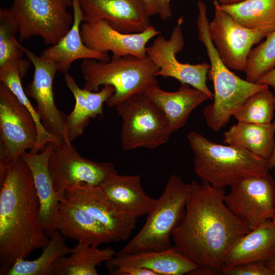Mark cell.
<instances>
[{
  "label": "cell",
  "mask_w": 275,
  "mask_h": 275,
  "mask_svg": "<svg viewBox=\"0 0 275 275\" xmlns=\"http://www.w3.org/2000/svg\"><path fill=\"white\" fill-rule=\"evenodd\" d=\"M197 7L198 38L206 49L210 63L207 76L214 88L213 102L204 108L203 115L207 126L218 131L229 122L231 117L250 96L269 87L244 80L224 64L209 35L207 6L203 1H199Z\"/></svg>",
  "instance_id": "3957f363"
},
{
  "label": "cell",
  "mask_w": 275,
  "mask_h": 275,
  "mask_svg": "<svg viewBox=\"0 0 275 275\" xmlns=\"http://www.w3.org/2000/svg\"><path fill=\"white\" fill-rule=\"evenodd\" d=\"M225 275H274L264 261L250 262L231 267H223Z\"/></svg>",
  "instance_id": "836d02e7"
},
{
  "label": "cell",
  "mask_w": 275,
  "mask_h": 275,
  "mask_svg": "<svg viewBox=\"0 0 275 275\" xmlns=\"http://www.w3.org/2000/svg\"><path fill=\"white\" fill-rule=\"evenodd\" d=\"M9 10L17 21L19 40L41 37L53 45L69 32L73 14L68 11L72 0H11Z\"/></svg>",
  "instance_id": "ba28073f"
},
{
  "label": "cell",
  "mask_w": 275,
  "mask_h": 275,
  "mask_svg": "<svg viewBox=\"0 0 275 275\" xmlns=\"http://www.w3.org/2000/svg\"><path fill=\"white\" fill-rule=\"evenodd\" d=\"M158 15L162 20H167L172 15L171 0H157Z\"/></svg>",
  "instance_id": "d590c367"
},
{
  "label": "cell",
  "mask_w": 275,
  "mask_h": 275,
  "mask_svg": "<svg viewBox=\"0 0 275 275\" xmlns=\"http://www.w3.org/2000/svg\"><path fill=\"white\" fill-rule=\"evenodd\" d=\"M274 252L275 226L269 219L234 243L226 256L223 267L254 261L265 262Z\"/></svg>",
  "instance_id": "d4e9b609"
},
{
  "label": "cell",
  "mask_w": 275,
  "mask_h": 275,
  "mask_svg": "<svg viewBox=\"0 0 275 275\" xmlns=\"http://www.w3.org/2000/svg\"><path fill=\"white\" fill-rule=\"evenodd\" d=\"M143 1L150 16L158 15L157 0H143Z\"/></svg>",
  "instance_id": "f35d334b"
},
{
  "label": "cell",
  "mask_w": 275,
  "mask_h": 275,
  "mask_svg": "<svg viewBox=\"0 0 275 275\" xmlns=\"http://www.w3.org/2000/svg\"><path fill=\"white\" fill-rule=\"evenodd\" d=\"M271 221H272V223L273 224V225H274L275 226V210L271 217V218H270Z\"/></svg>",
  "instance_id": "7bdbcfd3"
},
{
  "label": "cell",
  "mask_w": 275,
  "mask_h": 275,
  "mask_svg": "<svg viewBox=\"0 0 275 275\" xmlns=\"http://www.w3.org/2000/svg\"><path fill=\"white\" fill-rule=\"evenodd\" d=\"M230 187L225 202L251 230L271 218L275 210V180L269 172L243 177Z\"/></svg>",
  "instance_id": "8fae6325"
},
{
  "label": "cell",
  "mask_w": 275,
  "mask_h": 275,
  "mask_svg": "<svg viewBox=\"0 0 275 275\" xmlns=\"http://www.w3.org/2000/svg\"><path fill=\"white\" fill-rule=\"evenodd\" d=\"M183 22V17L179 18L169 39L160 34L157 35L152 44L147 47V55L159 68L157 76L174 78L181 84H188L201 91L213 100V94L206 83L210 64L183 63L176 57V53L182 50L184 45Z\"/></svg>",
  "instance_id": "7c38bea8"
},
{
  "label": "cell",
  "mask_w": 275,
  "mask_h": 275,
  "mask_svg": "<svg viewBox=\"0 0 275 275\" xmlns=\"http://www.w3.org/2000/svg\"><path fill=\"white\" fill-rule=\"evenodd\" d=\"M52 147L48 143L40 153L25 152L21 156L32 173L37 194L40 201L39 222L48 236L56 230V222L60 203L50 175L48 161Z\"/></svg>",
  "instance_id": "ffe728a7"
},
{
  "label": "cell",
  "mask_w": 275,
  "mask_h": 275,
  "mask_svg": "<svg viewBox=\"0 0 275 275\" xmlns=\"http://www.w3.org/2000/svg\"><path fill=\"white\" fill-rule=\"evenodd\" d=\"M112 269L133 266L149 269L157 275L189 274L199 266L180 253L174 245L162 251H151L123 255H115L106 261Z\"/></svg>",
  "instance_id": "603a6c76"
},
{
  "label": "cell",
  "mask_w": 275,
  "mask_h": 275,
  "mask_svg": "<svg viewBox=\"0 0 275 275\" xmlns=\"http://www.w3.org/2000/svg\"><path fill=\"white\" fill-rule=\"evenodd\" d=\"M23 49L34 67L33 79L25 88L26 94L35 100L37 112L46 130L58 142L70 141L66 133L67 116L57 107L54 99L53 81L57 66L23 46Z\"/></svg>",
  "instance_id": "5bb4252c"
},
{
  "label": "cell",
  "mask_w": 275,
  "mask_h": 275,
  "mask_svg": "<svg viewBox=\"0 0 275 275\" xmlns=\"http://www.w3.org/2000/svg\"><path fill=\"white\" fill-rule=\"evenodd\" d=\"M191 188L176 174L169 177L165 187L146 221L138 233L118 255L151 251H162L170 248L172 234L180 221Z\"/></svg>",
  "instance_id": "8992f818"
},
{
  "label": "cell",
  "mask_w": 275,
  "mask_h": 275,
  "mask_svg": "<svg viewBox=\"0 0 275 275\" xmlns=\"http://www.w3.org/2000/svg\"><path fill=\"white\" fill-rule=\"evenodd\" d=\"M74 20L69 32L57 44L44 49L40 57L53 63L58 71L66 74L72 63L79 59H92L108 62L111 58L107 52L96 51L87 47L80 33V24L84 21L79 0H72Z\"/></svg>",
  "instance_id": "d6986e66"
},
{
  "label": "cell",
  "mask_w": 275,
  "mask_h": 275,
  "mask_svg": "<svg viewBox=\"0 0 275 275\" xmlns=\"http://www.w3.org/2000/svg\"><path fill=\"white\" fill-rule=\"evenodd\" d=\"M275 124V117L273 121ZM268 164L270 170H272L275 174V140L272 153L268 160Z\"/></svg>",
  "instance_id": "ab89813d"
},
{
  "label": "cell",
  "mask_w": 275,
  "mask_h": 275,
  "mask_svg": "<svg viewBox=\"0 0 275 275\" xmlns=\"http://www.w3.org/2000/svg\"><path fill=\"white\" fill-rule=\"evenodd\" d=\"M257 82L271 87L275 92V67L262 76Z\"/></svg>",
  "instance_id": "8d00e7d4"
},
{
  "label": "cell",
  "mask_w": 275,
  "mask_h": 275,
  "mask_svg": "<svg viewBox=\"0 0 275 275\" xmlns=\"http://www.w3.org/2000/svg\"><path fill=\"white\" fill-rule=\"evenodd\" d=\"M275 140V124L238 122L224 133L223 143L246 150L268 161Z\"/></svg>",
  "instance_id": "484cf974"
},
{
  "label": "cell",
  "mask_w": 275,
  "mask_h": 275,
  "mask_svg": "<svg viewBox=\"0 0 275 275\" xmlns=\"http://www.w3.org/2000/svg\"><path fill=\"white\" fill-rule=\"evenodd\" d=\"M265 38L264 41L251 50L248 56L244 72L249 81L257 82L275 67V31Z\"/></svg>",
  "instance_id": "1f68e13d"
},
{
  "label": "cell",
  "mask_w": 275,
  "mask_h": 275,
  "mask_svg": "<svg viewBox=\"0 0 275 275\" xmlns=\"http://www.w3.org/2000/svg\"><path fill=\"white\" fill-rule=\"evenodd\" d=\"M80 70L85 80L82 88L97 92L100 86L114 87V93L105 102L109 108L158 84L156 77L159 68L147 55L144 58L112 57L108 62L85 59Z\"/></svg>",
  "instance_id": "5b68a950"
},
{
  "label": "cell",
  "mask_w": 275,
  "mask_h": 275,
  "mask_svg": "<svg viewBox=\"0 0 275 275\" xmlns=\"http://www.w3.org/2000/svg\"><path fill=\"white\" fill-rule=\"evenodd\" d=\"M144 93L163 112L172 133L185 125L196 107L210 99L203 92L186 84H181L174 92L164 91L156 84Z\"/></svg>",
  "instance_id": "7402d4cb"
},
{
  "label": "cell",
  "mask_w": 275,
  "mask_h": 275,
  "mask_svg": "<svg viewBox=\"0 0 275 275\" xmlns=\"http://www.w3.org/2000/svg\"><path fill=\"white\" fill-rule=\"evenodd\" d=\"M214 1L219 8L248 29L267 35L275 31V0H244L230 5Z\"/></svg>",
  "instance_id": "f1b7e54d"
},
{
  "label": "cell",
  "mask_w": 275,
  "mask_h": 275,
  "mask_svg": "<svg viewBox=\"0 0 275 275\" xmlns=\"http://www.w3.org/2000/svg\"><path fill=\"white\" fill-rule=\"evenodd\" d=\"M116 253L109 247L100 249L78 242L68 256L60 257L54 261L52 275H97V267L111 260Z\"/></svg>",
  "instance_id": "4316f807"
},
{
  "label": "cell",
  "mask_w": 275,
  "mask_h": 275,
  "mask_svg": "<svg viewBox=\"0 0 275 275\" xmlns=\"http://www.w3.org/2000/svg\"><path fill=\"white\" fill-rule=\"evenodd\" d=\"M186 138L194 153L195 174L213 186L225 188L243 177L269 172L267 160L246 150L215 143L194 131Z\"/></svg>",
  "instance_id": "277c9868"
},
{
  "label": "cell",
  "mask_w": 275,
  "mask_h": 275,
  "mask_svg": "<svg viewBox=\"0 0 275 275\" xmlns=\"http://www.w3.org/2000/svg\"><path fill=\"white\" fill-rule=\"evenodd\" d=\"M55 227L65 238L92 246L114 241L102 225L82 207L64 198L60 199Z\"/></svg>",
  "instance_id": "ac0fdd59"
},
{
  "label": "cell",
  "mask_w": 275,
  "mask_h": 275,
  "mask_svg": "<svg viewBox=\"0 0 275 275\" xmlns=\"http://www.w3.org/2000/svg\"><path fill=\"white\" fill-rule=\"evenodd\" d=\"M18 33L16 20L9 9L0 10V68L7 63L22 59L24 54L16 38Z\"/></svg>",
  "instance_id": "d6a6232c"
},
{
  "label": "cell",
  "mask_w": 275,
  "mask_h": 275,
  "mask_svg": "<svg viewBox=\"0 0 275 275\" xmlns=\"http://www.w3.org/2000/svg\"><path fill=\"white\" fill-rule=\"evenodd\" d=\"M214 15L209 22L210 38L224 64L229 68L244 71L252 47L267 35L248 29L219 8L214 1Z\"/></svg>",
  "instance_id": "4fadbf2b"
},
{
  "label": "cell",
  "mask_w": 275,
  "mask_h": 275,
  "mask_svg": "<svg viewBox=\"0 0 275 275\" xmlns=\"http://www.w3.org/2000/svg\"><path fill=\"white\" fill-rule=\"evenodd\" d=\"M30 63V61L20 59L5 65L0 68V81L9 88L33 116L38 129V138L35 147L29 152L36 154L42 151L48 143H57L58 142L45 129L36 109L32 104L22 88L21 79L27 73Z\"/></svg>",
  "instance_id": "83f0119b"
},
{
  "label": "cell",
  "mask_w": 275,
  "mask_h": 275,
  "mask_svg": "<svg viewBox=\"0 0 275 275\" xmlns=\"http://www.w3.org/2000/svg\"><path fill=\"white\" fill-rule=\"evenodd\" d=\"M64 237L56 230L41 255L33 260H18L6 275H52V266L58 258L69 255L72 248L68 247Z\"/></svg>",
  "instance_id": "f546056e"
},
{
  "label": "cell",
  "mask_w": 275,
  "mask_h": 275,
  "mask_svg": "<svg viewBox=\"0 0 275 275\" xmlns=\"http://www.w3.org/2000/svg\"><path fill=\"white\" fill-rule=\"evenodd\" d=\"M0 274L50 239L39 219L40 204L30 169L21 157L0 171Z\"/></svg>",
  "instance_id": "7a4b0ae2"
},
{
  "label": "cell",
  "mask_w": 275,
  "mask_h": 275,
  "mask_svg": "<svg viewBox=\"0 0 275 275\" xmlns=\"http://www.w3.org/2000/svg\"><path fill=\"white\" fill-rule=\"evenodd\" d=\"M48 168L59 199L73 186H99L108 176L117 172L111 162H96L81 156L71 142L65 140L52 143Z\"/></svg>",
  "instance_id": "30bf717a"
},
{
  "label": "cell",
  "mask_w": 275,
  "mask_h": 275,
  "mask_svg": "<svg viewBox=\"0 0 275 275\" xmlns=\"http://www.w3.org/2000/svg\"><path fill=\"white\" fill-rule=\"evenodd\" d=\"M113 275H157L153 271L144 268L133 266H120L111 269Z\"/></svg>",
  "instance_id": "e575fe53"
},
{
  "label": "cell",
  "mask_w": 275,
  "mask_h": 275,
  "mask_svg": "<svg viewBox=\"0 0 275 275\" xmlns=\"http://www.w3.org/2000/svg\"><path fill=\"white\" fill-rule=\"evenodd\" d=\"M183 215L172 234L174 246L199 266L220 271L226 256L251 230L228 207L225 189L193 181Z\"/></svg>",
  "instance_id": "6da1fadb"
},
{
  "label": "cell",
  "mask_w": 275,
  "mask_h": 275,
  "mask_svg": "<svg viewBox=\"0 0 275 275\" xmlns=\"http://www.w3.org/2000/svg\"><path fill=\"white\" fill-rule=\"evenodd\" d=\"M122 120L124 151L155 149L168 142L172 132L163 112L145 94L133 95L115 106Z\"/></svg>",
  "instance_id": "52a82bcc"
},
{
  "label": "cell",
  "mask_w": 275,
  "mask_h": 275,
  "mask_svg": "<svg viewBox=\"0 0 275 275\" xmlns=\"http://www.w3.org/2000/svg\"><path fill=\"white\" fill-rule=\"evenodd\" d=\"M140 175L108 176L99 185L114 204L130 216L138 218L147 215L156 199L149 196L141 184Z\"/></svg>",
  "instance_id": "44dd1931"
},
{
  "label": "cell",
  "mask_w": 275,
  "mask_h": 275,
  "mask_svg": "<svg viewBox=\"0 0 275 275\" xmlns=\"http://www.w3.org/2000/svg\"><path fill=\"white\" fill-rule=\"evenodd\" d=\"M83 42L88 48L98 51H111L113 57L147 56L146 44L161 32L151 25L138 33L124 34L113 29L105 20L84 22L80 28Z\"/></svg>",
  "instance_id": "2e32d148"
},
{
  "label": "cell",
  "mask_w": 275,
  "mask_h": 275,
  "mask_svg": "<svg viewBox=\"0 0 275 275\" xmlns=\"http://www.w3.org/2000/svg\"><path fill=\"white\" fill-rule=\"evenodd\" d=\"M84 22L105 20L124 34L138 33L152 25L143 0H79Z\"/></svg>",
  "instance_id": "e0dca14e"
},
{
  "label": "cell",
  "mask_w": 275,
  "mask_h": 275,
  "mask_svg": "<svg viewBox=\"0 0 275 275\" xmlns=\"http://www.w3.org/2000/svg\"><path fill=\"white\" fill-rule=\"evenodd\" d=\"M267 266L272 271L275 275V252L271 257L265 261Z\"/></svg>",
  "instance_id": "60d3db41"
},
{
  "label": "cell",
  "mask_w": 275,
  "mask_h": 275,
  "mask_svg": "<svg viewBox=\"0 0 275 275\" xmlns=\"http://www.w3.org/2000/svg\"><path fill=\"white\" fill-rule=\"evenodd\" d=\"M62 198L85 209L110 233L114 242L127 240L137 219L121 210L100 186L78 184L66 189Z\"/></svg>",
  "instance_id": "9a60e30c"
},
{
  "label": "cell",
  "mask_w": 275,
  "mask_h": 275,
  "mask_svg": "<svg viewBox=\"0 0 275 275\" xmlns=\"http://www.w3.org/2000/svg\"><path fill=\"white\" fill-rule=\"evenodd\" d=\"M64 80L75 100L74 107L67 116L66 120L67 136L72 142L83 133L90 119L102 115L103 104L114 93L115 89L108 85H104L97 92L81 89L68 73L65 74Z\"/></svg>",
  "instance_id": "cb8c5ba5"
},
{
  "label": "cell",
  "mask_w": 275,
  "mask_h": 275,
  "mask_svg": "<svg viewBox=\"0 0 275 275\" xmlns=\"http://www.w3.org/2000/svg\"><path fill=\"white\" fill-rule=\"evenodd\" d=\"M221 5H230L239 3L244 0H217Z\"/></svg>",
  "instance_id": "b9f144b4"
},
{
  "label": "cell",
  "mask_w": 275,
  "mask_h": 275,
  "mask_svg": "<svg viewBox=\"0 0 275 275\" xmlns=\"http://www.w3.org/2000/svg\"><path fill=\"white\" fill-rule=\"evenodd\" d=\"M0 171L36 146L33 116L4 83H0Z\"/></svg>",
  "instance_id": "9c48e42d"
},
{
  "label": "cell",
  "mask_w": 275,
  "mask_h": 275,
  "mask_svg": "<svg viewBox=\"0 0 275 275\" xmlns=\"http://www.w3.org/2000/svg\"><path fill=\"white\" fill-rule=\"evenodd\" d=\"M275 116V95L267 88L250 96L233 117L238 122L255 124L272 122Z\"/></svg>",
  "instance_id": "4dcf8cb0"
},
{
  "label": "cell",
  "mask_w": 275,
  "mask_h": 275,
  "mask_svg": "<svg viewBox=\"0 0 275 275\" xmlns=\"http://www.w3.org/2000/svg\"><path fill=\"white\" fill-rule=\"evenodd\" d=\"M189 274L193 275H218L222 274V272L212 267L209 266H198Z\"/></svg>",
  "instance_id": "74e56055"
}]
</instances>
